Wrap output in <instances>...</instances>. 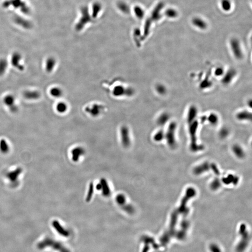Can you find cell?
Masks as SVG:
<instances>
[{
  "instance_id": "1",
  "label": "cell",
  "mask_w": 252,
  "mask_h": 252,
  "mask_svg": "<svg viewBox=\"0 0 252 252\" xmlns=\"http://www.w3.org/2000/svg\"><path fill=\"white\" fill-rule=\"evenodd\" d=\"M46 247H51L60 252H68V250L59 242L52 240L51 238H46L37 244L39 249H43Z\"/></svg>"
},
{
  "instance_id": "2",
  "label": "cell",
  "mask_w": 252,
  "mask_h": 252,
  "mask_svg": "<svg viewBox=\"0 0 252 252\" xmlns=\"http://www.w3.org/2000/svg\"><path fill=\"white\" fill-rule=\"evenodd\" d=\"M3 5L5 7L13 5L15 8H20L22 12L24 14H29L30 12L29 7L22 0H9L8 1H5Z\"/></svg>"
},
{
  "instance_id": "3",
  "label": "cell",
  "mask_w": 252,
  "mask_h": 252,
  "mask_svg": "<svg viewBox=\"0 0 252 252\" xmlns=\"http://www.w3.org/2000/svg\"><path fill=\"white\" fill-rule=\"evenodd\" d=\"M3 103L6 106L8 107L9 111L12 113H16L18 112V108L17 105L16 103L15 98L12 94H8L3 98Z\"/></svg>"
},
{
  "instance_id": "4",
  "label": "cell",
  "mask_w": 252,
  "mask_h": 252,
  "mask_svg": "<svg viewBox=\"0 0 252 252\" xmlns=\"http://www.w3.org/2000/svg\"><path fill=\"white\" fill-rule=\"evenodd\" d=\"M121 144L125 148H128L131 145V138L129 130L126 126H122L120 129Z\"/></svg>"
},
{
  "instance_id": "5",
  "label": "cell",
  "mask_w": 252,
  "mask_h": 252,
  "mask_svg": "<svg viewBox=\"0 0 252 252\" xmlns=\"http://www.w3.org/2000/svg\"><path fill=\"white\" fill-rule=\"evenodd\" d=\"M97 190L100 191L105 197H108L111 195V191L108 182L106 179L102 178L96 185Z\"/></svg>"
},
{
  "instance_id": "6",
  "label": "cell",
  "mask_w": 252,
  "mask_h": 252,
  "mask_svg": "<svg viewBox=\"0 0 252 252\" xmlns=\"http://www.w3.org/2000/svg\"><path fill=\"white\" fill-rule=\"evenodd\" d=\"M22 56L20 53L18 52H14L11 56V63L12 66L17 70L23 71L24 69V67L22 64H21Z\"/></svg>"
},
{
  "instance_id": "7",
  "label": "cell",
  "mask_w": 252,
  "mask_h": 252,
  "mask_svg": "<svg viewBox=\"0 0 252 252\" xmlns=\"http://www.w3.org/2000/svg\"><path fill=\"white\" fill-rule=\"evenodd\" d=\"M85 150L81 147H76L72 149L71 151L72 158L74 162L79 161L81 157L84 155Z\"/></svg>"
},
{
  "instance_id": "8",
  "label": "cell",
  "mask_w": 252,
  "mask_h": 252,
  "mask_svg": "<svg viewBox=\"0 0 252 252\" xmlns=\"http://www.w3.org/2000/svg\"><path fill=\"white\" fill-rule=\"evenodd\" d=\"M41 93L38 91L28 90L23 93V96L25 99L29 100H36L41 97Z\"/></svg>"
},
{
  "instance_id": "9",
  "label": "cell",
  "mask_w": 252,
  "mask_h": 252,
  "mask_svg": "<svg viewBox=\"0 0 252 252\" xmlns=\"http://www.w3.org/2000/svg\"><path fill=\"white\" fill-rule=\"evenodd\" d=\"M192 23L193 26L198 29L203 30L206 29L207 27V23L204 19L199 17H195L192 19Z\"/></svg>"
},
{
  "instance_id": "10",
  "label": "cell",
  "mask_w": 252,
  "mask_h": 252,
  "mask_svg": "<svg viewBox=\"0 0 252 252\" xmlns=\"http://www.w3.org/2000/svg\"><path fill=\"white\" fill-rule=\"evenodd\" d=\"M22 172V168H18L14 171H11L7 174V177L12 183H16L18 180L19 175Z\"/></svg>"
},
{
  "instance_id": "11",
  "label": "cell",
  "mask_w": 252,
  "mask_h": 252,
  "mask_svg": "<svg viewBox=\"0 0 252 252\" xmlns=\"http://www.w3.org/2000/svg\"><path fill=\"white\" fill-rule=\"evenodd\" d=\"M56 65V60L54 58L49 57L45 62V70L48 73L52 72Z\"/></svg>"
},
{
  "instance_id": "12",
  "label": "cell",
  "mask_w": 252,
  "mask_h": 252,
  "mask_svg": "<svg viewBox=\"0 0 252 252\" xmlns=\"http://www.w3.org/2000/svg\"><path fill=\"white\" fill-rule=\"evenodd\" d=\"M231 46L233 51L236 55L241 54V47L239 42L236 39H233L231 41Z\"/></svg>"
},
{
  "instance_id": "13",
  "label": "cell",
  "mask_w": 252,
  "mask_h": 252,
  "mask_svg": "<svg viewBox=\"0 0 252 252\" xmlns=\"http://www.w3.org/2000/svg\"><path fill=\"white\" fill-rule=\"evenodd\" d=\"M52 226L53 227L56 229V231H57L58 233L59 234L63 235V236H67L68 234V231L65 229L62 226L60 225V223L57 220H54L52 222Z\"/></svg>"
},
{
  "instance_id": "14",
  "label": "cell",
  "mask_w": 252,
  "mask_h": 252,
  "mask_svg": "<svg viewBox=\"0 0 252 252\" xmlns=\"http://www.w3.org/2000/svg\"><path fill=\"white\" fill-rule=\"evenodd\" d=\"M125 92L126 88L122 86H116L113 90V94L114 97H121L125 95Z\"/></svg>"
},
{
  "instance_id": "15",
  "label": "cell",
  "mask_w": 252,
  "mask_h": 252,
  "mask_svg": "<svg viewBox=\"0 0 252 252\" xmlns=\"http://www.w3.org/2000/svg\"><path fill=\"white\" fill-rule=\"evenodd\" d=\"M68 109L67 104L65 102L61 101L58 102L56 106V109L59 114H65Z\"/></svg>"
},
{
  "instance_id": "16",
  "label": "cell",
  "mask_w": 252,
  "mask_h": 252,
  "mask_svg": "<svg viewBox=\"0 0 252 252\" xmlns=\"http://www.w3.org/2000/svg\"><path fill=\"white\" fill-rule=\"evenodd\" d=\"M220 6L223 11L228 12L232 8V3L231 0H221Z\"/></svg>"
},
{
  "instance_id": "17",
  "label": "cell",
  "mask_w": 252,
  "mask_h": 252,
  "mask_svg": "<svg viewBox=\"0 0 252 252\" xmlns=\"http://www.w3.org/2000/svg\"><path fill=\"white\" fill-rule=\"evenodd\" d=\"M50 94L54 98H59L63 95V91L59 87H54L50 90Z\"/></svg>"
},
{
  "instance_id": "18",
  "label": "cell",
  "mask_w": 252,
  "mask_h": 252,
  "mask_svg": "<svg viewBox=\"0 0 252 252\" xmlns=\"http://www.w3.org/2000/svg\"><path fill=\"white\" fill-rule=\"evenodd\" d=\"M15 21L16 23L25 28H30L31 27V24L27 20L22 17H16L15 18Z\"/></svg>"
},
{
  "instance_id": "19",
  "label": "cell",
  "mask_w": 252,
  "mask_h": 252,
  "mask_svg": "<svg viewBox=\"0 0 252 252\" xmlns=\"http://www.w3.org/2000/svg\"><path fill=\"white\" fill-rule=\"evenodd\" d=\"M8 66V62L7 59L2 58L0 59V77L2 76L6 72Z\"/></svg>"
},
{
  "instance_id": "20",
  "label": "cell",
  "mask_w": 252,
  "mask_h": 252,
  "mask_svg": "<svg viewBox=\"0 0 252 252\" xmlns=\"http://www.w3.org/2000/svg\"><path fill=\"white\" fill-rule=\"evenodd\" d=\"M115 200L117 204L120 206H123L126 204V196L123 194H118L115 198Z\"/></svg>"
},
{
  "instance_id": "21",
  "label": "cell",
  "mask_w": 252,
  "mask_h": 252,
  "mask_svg": "<svg viewBox=\"0 0 252 252\" xmlns=\"http://www.w3.org/2000/svg\"><path fill=\"white\" fill-rule=\"evenodd\" d=\"M165 15L169 18H175L178 16V12L173 8L168 9L165 12Z\"/></svg>"
},
{
  "instance_id": "22",
  "label": "cell",
  "mask_w": 252,
  "mask_h": 252,
  "mask_svg": "<svg viewBox=\"0 0 252 252\" xmlns=\"http://www.w3.org/2000/svg\"><path fill=\"white\" fill-rule=\"evenodd\" d=\"M93 193H94V185L93 183H91L89 185L88 191L86 194V202H89V201H91L93 196Z\"/></svg>"
},
{
  "instance_id": "23",
  "label": "cell",
  "mask_w": 252,
  "mask_h": 252,
  "mask_svg": "<svg viewBox=\"0 0 252 252\" xmlns=\"http://www.w3.org/2000/svg\"><path fill=\"white\" fill-rule=\"evenodd\" d=\"M0 150L3 153H7L9 150L8 144L4 139L0 141Z\"/></svg>"
},
{
  "instance_id": "24",
  "label": "cell",
  "mask_w": 252,
  "mask_h": 252,
  "mask_svg": "<svg viewBox=\"0 0 252 252\" xmlns=\"http://www.w3.org/2000/svg\"><path fill=\"white\" fill-rule=\"evenodd\" d=\"M122 206V210H124V211L127 213H128L129 214H132L133 213H134L135 210V208L133 205L130 204H125L124 205Z\"/></svg>"
}]
</instances>
